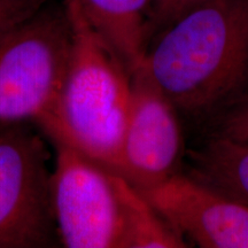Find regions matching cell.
I'll list each match as a JSON object with an SVG mask.
<instances>
[{
    "label": "cell",
    "mask_w": 248,
    "mask_h": 248,
    "mask_svg": "<svg viewBox=\"0 0 248 248\" xmlns=\"http://www.w3.org/2000/svg\"><path fill=\"white\" fill-rule=\"evenodd\" d=\"M144 64L178 111L219 113L248 93V0H206L156 33Z\"/></svg>",
    "instance_id": "obj_1"
},
{
    "label": "cell",
    "mask_w": 248,
    "mask_h": 248,
    "mask_svg": "<svg viewBox=\"0 0 248 248\" xmlns=\"http://www.w3.org/2000/svg\"><path fill=\"white\" fill-rule=\"evenodd\" d=\"M52 172L59 240L67 248H179L187 241L121 173L62 142Z\"/></svg>",
    "instance_id": "obj_2"
},
{
    "label": "cell",
    "mask_w": 248,
    "mask_h": 248,
    "mask_svg": "<svg viewBox=\"0 0 248 248\" xmlns=\"http://www.w3.org/2000/svg\"><path fill=\"white\" fill-rule=\"evenodd\" d=\"M71 45L63 84L51 116L40 128L117 171L128 121L131 73L77 0H63Z\"/></svg>",
    "instance_id": "obj_3"
},
{
    "label": "cell",
    "mask_w": 248,
    "mask_h": 248,
    "mask_svg": "<svg viewBox=\"0 0 248 248\" xmlns=\"http://www.w3.org/2000/svg\"><path fill=\"white\" fill-rule=\"evenodd\" d=\"M71 45L66 8L45 5L0 33V123L35 122L53 111Z\"/></svg>",
    "instance_id": "obj_4"
},
{
    "label": "cell",
    "mask_w": 248,
    "mask_h": 248,
    "mask_svg": "<svg viewBox=\"0 0 248 248\" xmlns=\"http://www.w3.org/2000/svg\"><path fill=\"white\" fill-rule=\"evenodd\" d=\"M47 161L42 137L26 122L0 125V248L60 244Z\"/></svg>",
    "instance_id": "obj_5"
},
{
    "label": "cell",
    "mask_w": 248,
    "mask_h": 248,
    "mask_svg": "<svg viewBox=\"0 0 248 248\" xmlns=\"http://www.w3.org/2000/svg\"><path fill=\"white\" fill-rule=\"evenodd\" d=\"M177 111L141 62L131 73L128 121L117 169L140 192L179 172L184 142Z\"/></svg>",
    "instance_id": "obj_6"
},
{
    "label": "cell",
    "mask_w": 248,
    "mask_h": 248,
    "mask_svg": "<svg viewBox=\"0 0 248 248\" xmlns=\"http://www.w3.org/2000/svg\"><path fill=\"white\" fill-rule=\"evenodd\" d=\"M141 194L185 240L202 248H248V204L181 172Z\"/></svg>",
    "instance_id": "obj_7"
},
{
    "label": "cell",
    "mask_w": 248,
    "mask_h": 248,
    "mask_svg": "<svg viewBox=\"0 0 248 248\" xmlns=\"http://www.w3.org/2000/svg\"><path fill=\"white\" fill-rule=\"evenodd\" d=\"M84 14L122 58L130 73L144 61L152 0H77Z\"/></svg>",
    "instance_id": "obj_8"
},
{
    "label": "cell",
    "mask_w": 248,
    "mask_h": 248,
    "mask_svg": "<svg viewBox=\"0 0 248 248\" xmlns=\"http://www.w3.org/2000/svg\"><path fill=\"white\" fill-rule=\"evenodd\" d=\"M188 157V176L248 204V144L212 135Z\"/></svg>",
    "instance_id": "obj_9"
},
{
    "label": "cell",
    "mask_w": 248,
    "mask_h": 248,
    "mask_svg": "<svg viewBox=\"0 0 248 248\" xmlns=\"http://www.w3.org/2000/svg\"><path fill=\"white\" fill-rule=\"evenodd\" d=\"M213 135L248 144V93L219 111Z\"/></svg>",
    "instance_id": "obj_10"
},
{
    "label": "cell",
    "mask_w": 248,
    "mask_h": 248,
    "mask_svg": "<svg viewBox=\"0 0 248 248\" xmlns=\"http://www.w3.org/2000/svg\"><path fill=\"white\" fill-rule=\"evenodd\" d=\"M203 1L206 0H152L148 44L156 33L169 26L172 21Z\"/></svg>",
    "instance_id": "obj_11"
},
{
    "label": "cell",
    "mask_w": 248,
    "mask_h": 248,
    "mask_svg": "<svg viewBox=\"0 0 248 248\" xmlns=\"http://www.w3.org/2000/svg\"><path fill=\"white\" fill-rule=\"evenodd\" d=\"M47 0H0V33L44 7Z\"/></svg>",
    "instance_id": "obj_12"
},
{
    "label": "cell",
    "mask_w": 248,
    "mask_h": 248,
    "mask_svg": "<svg viewBox=\"0 0 248 248\" xmlns=\"http://www.w3.org/2000/svg\"><path fill=\"white\" fill-rule=\"evenodd\" d=\"M1 124H2V123H0V125H1Z\"/></svg>",
    "instance_id": "obj_13"
}]
</instances>
